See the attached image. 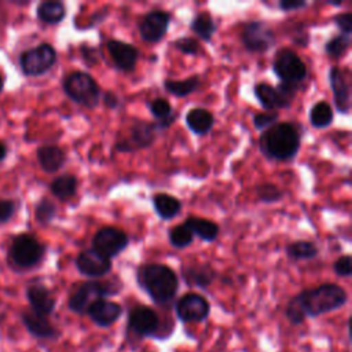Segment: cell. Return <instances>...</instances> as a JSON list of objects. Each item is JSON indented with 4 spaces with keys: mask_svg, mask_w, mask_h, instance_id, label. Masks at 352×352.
<instances>
[{
    "mask_svg": "<svg viewBox=\"0 0 352 352\" xmlns=\"http://www.w3.org/2000/svg\"><path fill=\"white\" fill-rule=\"evenodd\" d=\"M348 300L346 292L337 283H323L302 290L286 305L285 315L293 324L302 323L307 318H315L341 308Z\"/></svg>",
    "mask_w": 352,
    "mask_h": 352,
    "instance_id": "1",
    "label": "cell"
},
{
    "mask_svg": "<svg viewBox=\"0 0 352 352\" xmlns=\"http://www.w3.org/2000/svg\"><path fill=\"white\" fill-rule=\"evenodd\" d=\"M136 280L148 297L160 305L170 302L179 289V279L175 271L160 263H150L139 267Z\"/></svg>",
    "mask_w": 352,
    "mask_h": 352,
    "instance_id": "2",
    "label": "cell"
},
{
    "mask_svg": "<svg viewBox=\"0 0 352 352\" xmlns=\"http://www.w3.org/2000/svg\"><path fill=\"white\" fill-rule=\"evenodd\" d=\"M258 146L267 158L290 160L300 150V132L292 122H276L261 133Z\"/></svg>",
    "mask_w": 352,
    "mask_h": 352,
    "instance_id": "3",
    "label": "cell"
},
{
    "mask_svg": "<svg viewBox=\"0 0 352 352\" xmlns=\"http://www.w3.org/2000/svg\"><path fill=\"white\" fill-rule=\"evenodd\" d=\"M65 94L76 103L88 109L98 106L100 88L94 77L85 72H73L63 80Z\"/></svg>",
    "mask_w": 352,
    "mask_h": 352,
    "instance_id": "4",
    "label": "cell"
},
{
    "mask_svg": "<svg viewBox=\"0 0 352 352\" xmlns=\"http://www.w3.org/2000/svg\"><path fill=\"white\" fill-rule=\"evenodd\" d=\"M118 293V286H114L110 282H99L89 280L80 285L69 297V309L74 314L84 315L88 307L99 298H104L107 296H113Z\"/></svg>",
    "mask_w": 352,
    "mask_h": 352,
    "instance_id": "5",
    "label": "cell"
},
{
    "mask_svg": "<svg viewBox=\"0 0 352 352\" xmlns=\"http://www.w3.org/2000/svg\"><path fill=\"white\" fill-rule=\"evenodd\" d=\"M297 85L294 84H279L272 87L268 82H258L254 85V95L258 103L265 111H275L278 109L289 107L294 99Z\"/></svg>",
    "mask_w": 352,
    "mask_h": 352,
    "instance_id": "6",
    "label": "cell"
},
{
    "mask_svg": "<svg viewBox=\"0 0 352 352\" xmlns=\"http://www.w3.org/2000/svg\"><path fill=\"white\" fill-rule=\"evenodd\" d=\"M56 60V51L51 44L43 43L25 51L21 58V69L26 76L36 77L47 73Z\"/></svg>",
    "mask_w": 352,
    "mask_h": 352,
    "instance_id": "7",
    "label": "cell"
},
{
    "mask_svg": "<svg viewBox=\"0 0 352 352\" xmlns=\"http://www.w3.org/2000/svg\"><path fill=\"white\" fill-rule=\"evenodd\" d=\"M44 246L32 235L21 234L16 238H14L11 249H10V257L14 264H16L21 268H30L38 264L44 256Z\"/></svg>",
    "mask_w": 352,
    "mask_h": 352,
    "instance_id": "8",
    "label": "cell"
},
{
    "mask_svg": "<svg viewBox=\"0 0 352 352\" xmlns=\"http://www.w3.org/2000/svg\"><path fill=\"white\" fill-rule=\"evenodd\" d=\"M274 72L285 84L297 85L307 76L305 63L292 50H279L274 59Z\"/></svg>",
    "mask_w": 352,
    "mask_h": 352,
    "instance_id": "9",
    "label": "cell"
},
{
    "mask_svg": "<svg viewBox=\"0 0 352 352\" xmlns=\"http://www.w3.org/2000/svg\"><path fill=\"white\" fill-rule=\"evenodd\" d=\"M241 40L248 51L264 52L275 43V32L265 22L252 21L243 25Z\"/></svg>",
    "mask_w": 352,
    "mask_h": 352,
    "instance_id": "10",
    "label": "cell"
},
{
    "mask_svg": "<svg viewBox=\"0 0 352 352\" xmlns=\"http://www.w3.org/2000/svg\"><path fill=\"white\" fill-rule=\"evenodd\" d=\"M94 248L96 252L103 254L107 258L118 256L129 243L128 235L116 227H103L96 231L94 236Z\"/></svg>",
    "mask_w": 352,
    "mask_h": 352,
    "instance_id": "11",
    "label": "cell"
},
{
    "mask_svg": "<svg viewBox=\"0 0 352 352\" xmlns=\"http://www.w3.org/2000/svg\"><path fill=\"white\" fill-rule=\"evenodd\" d=\"M176 316L184 323H197L208 318L210 305L205 297L197 293H187L182 296L175 305Z\"/></svg>",
    "mask_w": 352,
    "mask_h": 352,
    "instance_id": "12",
    "label": "cell"
},
{
    "mask_svg": "<svg viewBox=\"0 0 352 352\" xmlns=\"http://www.w3.org/2000/svg\"><path fill=\"white\" fill-rule=\"evenodd\" d=\"M158 314L146 305H138L129 311L128 330L139 337H153L160 329Z\"/></svg>",
    "mask_w": 352,
    "mask_h": 352,
    "instance_id": "13",
    "label": "cell"
},
{
    "mask_svg": "<svg viewBox=\"0 0 352 352\" xmlns=\"http://www.w3.org/2000/svg\"><path fill=\"white\" fill-rule=\"evenodd\" d=\"M170 22V15L161 10L147 12L139 22L140 37L146 43H158L166 34Z\"/></svg>",
    "mask_w": 352,
    "mask_h": 352,
    "instance_id": "14",
    "label": "cell"
},
{
    "mask_svg": "<svg viewBox=\"0 0 352 352\" xmlns=\"http://www.w3.org/2000/svg\"><path fill=\"white\" fill-rule=\"evenodd\" d=\"M157 125L144 121H135L131 126L129 138L117 143V150L129 153L138 148H144L153 144L155 139Z\"/></svg>",
    "mask_w": 352,
    "mask_h": 352,
    "instance_id": "15",
    "label": "cell"
},
{
    "mask_svg": "<svg viewBox=\"0 0 352 352\" xmlns=\"http://www.w3.org/2000/svg\"><path fill=\"white\" fill-rule=\"evenodd\" d=\"M76 267L84 276L102 278L111 271V260L95 249H87L77 256Z\"/></svg>",
    "mask_w": 352,
    "mask_h": 352,
    "instance_id": "16",
    "label": "cell"
},
{
    "mask_svg": "<svg viewBox=\"0 0 352 352\" xmlns=\"http://www.w3.org/2000/svg\"><path fill=\"white\" fill-rule=\"evenodd\" d=\"M91 320L99 327H109L116 323L122 315V307L111 300H95L85 312Z\"/></svg>",
    "mask_w": 352,
    "mask_h": 352,
    "instance_id": "17",
    "label": "cell"
},
{
    "mask_svg": "<svg viewBox=\"0 0 352 352\" xmlns=\"http://www.w3.org/2000/svg\"><path fill=\"white\" fill-rule=\"evenodd\" d=\"M329 82L333 89L337 110L342 114H348L351 109V89L345 73L338 67H331L329 72Z\"/></svg>",
    "mask_w": 352,
    "mask_h": 352,
    "instance_id": "18",
    "label": "cell"
},
{
    "mask_svg": "<svg viewBox=\"0 0 352 352\" xmlns=\"http://www.w3.org/2000/svg\"><path fill=\"white\" fill-rule=\"evenodd\" d=\"M22 323L30 336L40 340H55L59 336V331L50 322L48 316L38 315L33 311H25L21 315Z\"/></svg>",
    "mask_w": 352,
    "mask_h": 352,
    "instance_id": "19",
    "label": "cell"
},
{
    "mask_svg": "<svg viewBox=\"0 0 352 352\" xmlns=\"http://www.w3.org/2000/svg\"><path fill=\"white\" fill-rule=\"evenodd\" d=\"M107 50L110 52V56H111L114 65L120 70H122V72L133 70L138 56H139V51L136 47H133L129 43L121 41V40H109Z\"/></svg>",
    "mask_w": 352,
    "mask_h": 352,
    "instance_id": "20",
    "label": "cell"
},
{
    "mask_svg": "<svg viewBox=\"0 0 352 352\" xmlns=\"http://www.w3.org/2000/svg\"><path fill=\"white\" fill-rule=\"evenodd\" d=\"M28 301L32 307V311L43 315L50 316L55 309V297L44 285H32L26 290Z\"/></svg>",
    "mask_w": 352,
    "mask_h": 352,
    "instance_id": "21",
    "label": "cell"
},
{
    "mask_svg": "<svg viewBox=\"0 0 352 352\" xmlns=\"http://www.w3.org/2000/svg\"><path fill=\"white\" fill-rule=\"evenodd\" d=\"M183 279L187 285L206 289L216 278V271L209 264H198L183 267Z\"/></svg>",
    "mask_w": 352,
    "mask_h": 352,
    "instance_id": "22",
    "label": "cell"
},
{
    "mask_svg": "<svg viewBox=\"0 0 352 352\" xmlns=\"http://www.w3.org/2000/svg\"><path fill=\"white\" fill-rule=\"evenodd\" d=\"M37 160L45 172L54 173L63 166L66 155L58 146H41L37 150Z\"/></svg>",
    "mask_w": 352,
    "mask_h": 352,
    "instance_id": "23",
    "label": "cell"
},
{
    "mask_svg": "<svg viewBox=\"0 0 352 352\" xmlns=\"http://www.w3.org/2000/svg\"><path fill=\"white\" fill-rule=\"evenodd\" d=\"M213 114L202 107H194L186 114V124L195 135H206L213 126Z\"/></svg>",
    "mask_w": 352,
    "mask_h": 352,
    "instance_id": "24",
    "label": "cell"
},
{
    "mask_svg": "<svg viewBox=\"0 0 352 352\" xmlns=\"http://www.w3.org/2000/svg\"><path fill=\"white\" fill-rule=\"evenodd\" d=\"M153 206L161 219L170 220L180 213L182 202L170 194L160 192L153 197Z\"/></svg>",
    "mask_w": 352,
    "mask_h": 352,
    "instance_id": "25",
    "label": "cell"
},
{
    "mask_svg": "<svg viewBox=\"0 0 352 352\" xmlns=\"http://www.w3.org/2000/svg\"><path fill=\"white\" fill-rule=\"evenodd\" d=\"M184 224L190 228L192 235H197L198 238H201L202 241H206V242L214 241L219 235V226L214 221L208 220V219L190 216Z\"/></svg>",
    "mask_w": 352,
    "mask_h": 352,
    "instance_id": "26",
    "label": "cell"
},
{
    "mask_svg": "<svg viewBox=\"0 0 352 352\" xmlns=\"http://www.w3.org/2000/svg\"><path fill=\"white\" fill-rule=\"evenodd\" d=\"M66 15V8L65 4L60 1H43L37 7V18L41 22L55 25L59 23Z\"/></svg>",
    "mask_w": 352,
    "mask_h": 352,
    "instance_id": "27",
    "label": "cell"
},
{
    "mask_svg": "<svg viewBox=\"0 0 352 352\" xmlns=\"http://www.w3.org/2000/svg\"><path fill=\"white\" fill-rule=\"evenodd\" d=\"M51 192L60 201H67L70 199L76 191H77V179L73 175H62L52 180L51 186Z\"/></svg>",
    "mask_w": 352,
    "mask_h": 352,
    "instance_id": "28",
    "label": "cell"
},
{
    "mask_svg": "<svg viewBox=\"0 0 352 352\" xmlns=\"http://www.w3.org/2000/svg\"><path fill=\"white\" fill-rule=\"evenodd\" d=\"M217 26L209 12H199L191 21V30L204 41H210Z\"/></svg>",
    "mask_w": 352,
    "mask_h": 352,
    "instance_id": "29",
    "label": "cell"
},
{
    "mask_svg": "<svg viewBox=\"0 0 352 352\" xmlns=\"http://www.w3.org/2000/svg\"><path fill=\"white\" fill-rule=\"evenodd\" d=\"M198 87H199L198 76H191L186 80H165L164 81V88L177 98H183V96L192 94L194 91L198 89Z\"/></svg>",
    "mask_w": 352,
    "mask_h": 352,
    "instance_id": "30",
    "label": "cell"
},
{
    "mask_svg": "<svg viewBox=\"0 0 352 352\" xmlns=\"http://www.w3.org/2000/svg\"><path fill=\"white\" fill-rule=\"evenodd\" d=\"M309 121L315 128H326L333 122V110L324 100L315 103L309 110Z\"/></svg>",
    "mask_w": 352,
    "mask_h": 352,
    "instance_id": "31",
    "label": "cell"
},
{
    "mask_svg": "<svg viewBox=\"0 0 352 352\" xmlns=\"http://www.w3.org/2000/svg\"><path fill=\"white\" fill-rule=\"evenodd\" d=\"M286 253L293 260H309L318 256V248L309 241H296L287 245Z\"/></svg>",
    "mask_w": 352,
    "mask_h": 352,
    "instance_id": "32",
    "label": "cell"
},
{
    "mask_svg": "<svg viewBox=\"0 0 352 352\" xmlns=\"http://www.w3.org/2000/svg\"><path fill=\"white\" fill-rule=\"evenodd\" d=\"M351 45V36L342 34L340 33L338 36L331 37L326 45H324V51L331 58H341L345 55V52L348 51Z\"/></svg>",
    "mask_w": 352,
    "mask_h": 352,
    "instance_id": "33",
    "label": "cell"
},
{
    "mask_svg": "<svg viewBox=\"0 0 352 352\" xmlns=\"http://www.w3.org/2000/svg\"><path fill=\"white\" fill-rule=\"evenodd\" d=\"M192 238H194L192 232L184 223L172 227L169 231V242L172 243V246H175L177 249H183V248L191 245Z\"/></svg>",
    "mask_w": 352,
    "mask_h": 352,
    "instance_id": "34",
    "label": "cell"
},
{
    "mask_svg": "<svg viewBox=\"0 0 352 352\" xmlns=\"http://www.w3.org/2000/svg\"><path fill=\"white\" fill-rule=\"evenodd\" d=\"M55 214H56V206L48 198H43L37 204L34 216L40 224H50L52 221V219L55 217Z\"/></svg>",
    "mask_w": 352,
    "mask_h": 352,
    "instance_id": "35",
    "label": "cell"
},
{
    "mask_svg": "<svg viewBox=\"0 0 352 352\" xmlns=\"http://www.w3.org/2000/svg\"><path fill=\"white\" fill-rule=\"evenodd\" d=\"M151 114L157 118V120H165L168 117L172 116V104L169 103V100H166L165 98H157L153 99L148 104Z\"/></svg>",
    "mask_w": 352,
    "mask_h": 352,
    "instance_id": "36",
    "label": "cell"
},
{
    "mask_svg": "<svg viewBox=\"0 0 352 352\" xmlns=\"http://www.w3.org/2000/svg\"><path fill=\"white\" fill-rule=\"evenodd\" d=\"M257 197L260 198V201L271 204L279 201L283 197V192L279 190L278 186L272 183H264L257 187Z\"/></svg>",
    "mask_w": 352,
    "mask_h": 352,
    "instance_id": "37",
    "label": "cell"
},
{
    "mask_svg": "<svg viewBox=\"0 0 352 352\" xmlns=\"http://www.w3.org/2000/svg\"><path fill=\"white\" fill-rule=\"evenodd\" d=\"M279 118L278 111H263L257 113L253 117V124L257 129H268L274 124H276V120Z\"/></svg>",
    "mask_w": 352,
    "mask_h": 352,
    "instance_id": "38",
    "label": "cell"
},
{
    "mask_svg": "<svg viewBox=\"0 0 352 352\" xmlns=\"http://www.w3.org/2000/svg\"><path fill=\"white\" fill-rule=\"evenodd\" d=\"M173 47L186 55H195L199 50L198 41L191 37H180V38L175 40Z\"/></svg>",
    "mask_w": 352,
    "mask_h": 352,
    "instance_id": "39",
    "label": "cell"
},
{
    "mask_svg": "<svg viewBox=\"0 0 352 352\" xmlns=\"http://www.w3.org/2000/svg\"><path fill=\"white\" fill-rule=\"evenodd\" d=\"M334 271L338 276H344L348 278L352 274V260L351 256H341L340 258L336 260L334 263Z\"/></svg>",
    "mask_w": 352,
    "mask_h": 352,
    "instance_id": "40",
    "label": "cell"
},
{
    "mask_svg": "<svg viewBox=\"0 0 352 352\" xmlns=\"http://www.w3.org/2000/svg\"><path fill=\"white\" fill-rule=\"evenodd\" d=\"M334 22H336L337 28L341 30L342 34L351 36V33H352V14L351 12L338 14L334 18Z\"/></svg>",
    "mask_w": 352,
    "mask_h": 352,
    "instance_id": "41",
    "label": "cell"
},
{
    "mask_svg": "<svg viewBox=\"0 0 352 352\" xmlns=\"http://www.w3.org/2000/svg\"><path fill=\"white\" fill-rule=\"evenodd\" d=\"M15 212V204L10 199H0V223L8 221Z\"/></svg>",
    "mask_w": 352,
    "mask_h": 352,
    "instance_id": "42",
    "label": "cell"
},
{
    "mask_svg": "<svg viewBox=\"0 0 352 352\" xmlns=\"http://www.w3.org/2000/svg\"><path fill=\"white\" fill-rule=\"evenodd\" d=\"M307 6H308V3L304 1V0H282L279 3V8L285 12H289V11H293V10H300V8H304Z\"/></svg>",
    "mask_w": 352,
    "mask_h": 352,
    "instance_id": "43",
    "label": "cell"
},
{
    "mask_svg": "<svg viewBox=\"0 0 352 352\" xmlns=\"http://www.w3.org/2000/svg\"><path fill=\"white\" fill-rule=\"evenodd\" d=\"M103 102L109 109H117L120 104V99L114 92H106L103 96Z\"/></svg>",
    "mask_w": 352,
    "mask_h": 352,
    "instance_id": "44",
    "label": "cell"
},
{
    "mask_svg": "<svg viewBox=\"0 0 352 352\" xmlns=\"http://www.w3.org/2000/svg\"><path fill=\"white\" fill-rule=\"evenodd\" d=\"M6 155H7V147L0 142V161L4 160Z\"/></svg>",
    "mask_w": 352,
    "mask_h": 352,
    "instance_id": "45",
    "label": "cell"
},
{
    "mask_svg": "<svg viewBox=\"0 0 352 352\" xmlns=\"http://www.w3.org/2000/svg\"><path fill=\"white\" fill-rule=\"evenodd\" d=\"M3 85H4V78H3V76H1V73H0V92H1V89H3Z\"/></svg>",
    "mask_w": 352,
    "mask_h": 352,
    "instance_id": "46",
    "label": "cell"
},
{
    "mask_svg": "<svg viewBox=\"0 0 352 352\" xmlns=\"http://www.w3.org/2000/svg\"><path fill=\"white\" fill-rule=\"evenodd\" d=\"M329 4H331V6H341L342 1H329Z\"/></svg>",
    "mask_w": 352,
    "mask_h": 352,
    "instance_id": "47",
    "label": "cell"
}]
</instances>
